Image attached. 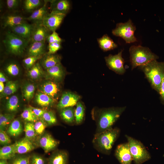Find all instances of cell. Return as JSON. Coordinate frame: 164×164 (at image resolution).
Returning a JSON list of instances; mask_svg holds the SVG:
<instances>
[{
  "instance_id": "6da1fadb",
  "label": "cell",
  "mask_w": 164,
  "mask_h": 164,
  "mask_svg": "<svg viewBox=\"0 0 164 164\" xmlns=\"http://www.w3.org/2000/svg\"><path fill=\"white\" fill-rule=\"evenodd\" d=\"M126 106L111 107L99 109L94 117L97 125L95 134L112 128L114 123L125 111Z\"/></svg>"
},
{
  "instance_id": "7a4b0ae2",
  "label": "cell",
  "mask_w": 164,
  "mask_h": 164,
  "mask_svg": "<svg viewBox=\"0 0 164 164\" xmlns=\"http://www.w3.org/2000/svg\"><path fill=\"white\" fill-rule=\"evenodd\" d=\"M120 132L117 127L112 128L99 133L95 134L92 141L94 147L99 152L109 155Z\"/></svg>"
},
{
  "instance_id": "3957f363",
  "label": "cell",
  "mask_w": 164,
  "mask_h": 164,
  "mask_svg": "<svg viewBox=\"0 0 164 164\" xmlns=\"http://www.w3.org/2000/svg\"><path fill=\"white\" fill-rule=\"evenodd\" d=\"M139 67L144 72L152 88L159 93L164 77V62L155 60Z\"/></svg>"
},
{
  "instance_id": "277c9868",
  "label": "cell",
  "mask_w": 164,
  "mask_h": 164,
  "mask_svg": "<svg viewBox=\"0 0 164 164\" xmlns=\"http://www.w3.org/2000/svg\"><path fill=\"white\" fill-rule=\"evenodd\" d=\"M129 52L132 70L158 58V56L152 53L149 48L140 45L132 46L129 48Z\"/></svg>"
},
{
  "instance_id": "5b68a950",
  "label": "cell",
  "mask_w": 164,
  "mask_h": 164,
  "mask_svg": "<svg viewBox=\"0 0 164 164\" xmlns=\"http://www.w3.org/2000/svg\"><path fill=\"white\" fill-rule=\"evenodd\" d=\"M29 41L9 31L6 34L3 42L8 52L15 55H20L24 52Z\"/></svg>"
},
{
  "instance_id": "8992f818",
  "label": "cell",
  "mask_w": 164,
  "mask_h": 164,
  "mask_svg": "<svg viewBox=\"0 0 164 164\" xmlns=\"http://www.w3.org/2000/svg\"><path fill=\"white\" fill-rule=\"evenodd\" d=\"M125 136L135 164H142L150 159V154L140 141L127 135Z\"/></svg>"
},
{
  "instance_id": "52a82bcc",
  "label": "cell",
  "mask_w": 164,
  "mask_h": 164,
  "mask_svg": "<svg viewBox=\"0 0 164 164\" xmlns=\"http://www.w3.org/2000/svg\"><path fill=\"white\" fill-rule=\"evenodd\" d=\"M136 29L135 26L129 19L125 22L117 23L115 28L112 30V33L115 36L122 38L126 43H131L137 41L134 36Z\"/></svg>"
},
{
  "instance_id": "ba28073f",
  "label": "cell",
  "mask_w": 164,
  "mask_h": 164,
  "mask_svg": "<svg viewBox=\"0 0 164 164\" xmlns=\"http://www.w3.org/2000/svg\"><path fill=\"white\" fill-rule=\"evenodd\" d=\"M66 15L62 13L51 11L44 17L42 23L49 31L52 32L56 31Z\"/></svg>"
},
{
  "instance_id": "9c48e42d",
  "label": "cell",
  "mask_w": 164,
  "mask_h": 164,
  "mask_svg": "<svg viewBox=\"0 0 164 164\" xmlns=\"http://www.w3.org/2000/svg\"><path fill=\"white\" fill-rule=\"evenodd\" d=\"M123 50L117 54L109 55L105 57L106 65L111 70L119 74H123L125 72L124 65V61L122 57Z\"/></svg>"
},
{
  "instance_id": "30bf717a",
  "label": "cell",
  "mask_w": 164,
  "mask_h": 164,
  "mask_svg": "<svg viewBox=\"0 0 164 164\" xmlns=\"http://www.w3.org/2000/svg\"><path fill=\"white\" fill-rule=\"evenodd\" d=\"M115 155L121 164H132L133 158L128 142L117 146Z\"/></svg>"
},
{
  "instance_id": "8fae6325",
  "label": "cell",
  "mask_w": 164,
  "mask_h": 164,
  "mask_svg": "<svg viewBox=\"0 0 164 164\" xmlns=\"http://www.w3.org/2000/svg\"><path fill=\"white\" fill-rule=\"evenodd\" d=\"M35 25V23L30 24L25 22L11 28V31L21 38L30 40Z\"/></svg>"
},
{
  "instance_id": "7c38bea8",
  "label": "cell",
  "mask_w": 164,
  "mask_h": 164,
  "mask_svg": "<svg viewBox=\"0 0 164 164\" xmlns=\"http://www.w3.org/2000/svg\"><path fill=\"white\" fill-rule=\"evenodd\" d=\"M80 96L73 93L65 92L63 94L56 107L59 110L76 105L80 98Z\"/></svg>"
},
{
  "instance_id": "4fadbf2b",
  "label": "cell",
  "mask_w": 164,
  "mask_h": 164,
  "mask_svg": "<svg viewBox=\"0 0 164 164\" xmlns=\"http://www.w3.org/2000/svg\"><path fill=\"white\" fill-rule=\"evenodd\" d=\"M35 25L30 40L33 42L45 41L50 34L49 31L42 22L34 23Z\"/></svg>"
},
{
  "instance_id": "5bb4252c",
  "label": "cell",
  "mask_w": 164,
  "mask_h": 164,
  "mask_svg": "<svg viewBox=\"0 0 164 164\" xmlns=\"http://www.w3.org/2000/svg\"><path fill=\"white\" fill-rule=\"evenodd\" d=\"M39 143L44 152L47 153L55 149L57 146L58 142L50 134L46 133L40 138Z\"/></svg>"
},
{
  "instance_id": "9a60e30c",
  "label": "cell",
  "mask_w": 164,
  "mask_h": 164,
  "mask_svg": "<svg viewBox=\"0 0 164 164\" xmlns=\"http://www.w3.org/2000/svg\"><path fill=\"white\" fill-rule=\"evenodd\" d=\"M40 90L41 92L55 100L57 97L60 92L59 85L56 83L52 81L43 84L41 86Z\"/></svg>"
},
{
  "instance_id": "2e32d148",
  "label": "cell",
  "mask_w": 164,
  "mask_h": 164,
  "mask_svg": "<svg viewBox=\"0 0 164 164\" xmlns=\"http://www.w3.org/2000/svg\"><path fill=\"white\" fill-rule=\"evenodd\" d=\"M16 153L22 154L30 152L35 147L31 140L25 137L15 143Z\"/></svg>"
},
{
  "instance_id": "e0dca14e",
  "label": "cell",
  "mask_w": 164,
  "mask_h": 164,
  "mask_svg": "<svg viewBox=\"0 0 164 164\" xmlns=\"http://www.w3.org/2000/svg\"><path fill=\"white\" fill-rule=\"evenodd\" d=\"M50 2L51 11H55L66 14L70 8V4L67 0H53Z\"/></svg>"
},
{
  "instance_id": "ac0fdd59",
  "label": "cell",
  "mask_w": 164,
  "mask_h": 164,
  "mask_svg": "<svg viewBox=\"0 0 164 164\" xmlns=\"http://www.w3.org/2000/svg\"><path fill=\"white\" fill-rule=\"evenodd\" d=\"M25 18L17 14H10L3 18V26L4 28H10L21 24L25 22Z\"/></svg>"
},
{
  "instance_id": "d6986e66",
  "label": "cell",
  "mask_w": 164,
  "mask_h": 164,
  "mask_svg": "<svg viewBox=\"0 0 164 164\" xmlns=\"http://www.w3.org/2000/svg\"><path fill=\"white\" fill-rule=\"evenodd\" d=\"M68 155L64 151L58 150L54 152L48 160V164H68Z\"/></svg>"
},
{
  "instance_id": "ffe728a7",
  "label": "cell",
  "mask_w": 164,
  "mask_h": 164,
  "mask_svg": "<svg viewBox=\"0 0 164 164\" xmlns=\"http://www.w3.org/2000/svg\"><path fill=\"white\" fill-rule=\"evenodd\" d=\"M45 41L33 42L28 47L27 50L29 56H42L45 51Z\"/></svg>"
},
{
  "instance_id": "44dd1931",
  "label": "cell",
  "mask_w": 164,
  "mask_h": 164,
  "mask_svg": "<svg viewBox=\"0 0 164 164\" xmlns=\"http://www.w3.org/2000/svg\"><path fill=\"white\" fill-rule=\"evenodd\" d=\"M47 2H45L43 5L39 9L34 11L26 20L32 21L35 23L42 22L43 20L48 13L46 8Z\"/></svg>"
},
{
  "instance_id": "7402d4cb",
  "label": "cell",
  "mask_w": 164,
  "mask_h": 164,
  "mask_svg": "<svg viewBox=\"0 0 164 164\" xmlns=\"http://www.w3.org/2000/svg\"><path fill=\"white\" fill-rule=\"evenodd\" d=\"M60 61L61 58L58 55L47 53L41 62L42 66L47 70L60 63Z\"/></svg>"
},
{
  "instance_id": "603a6c76",
  "label": "cell",
  "mask_w": 164,
  "mask_h": 164,
  "mask_svg": "<svg viewBox=\"0 0 164 164\" xmlns=\"http://www.w3.org/2000/svg\"><path fill=\"white\" fill-rule=\"evenodd\" d=\"M97 40L100 48L105 51L113 50L118 46L117 45L107 34L104 35L98 39Z\"/></svg>"
},
{
  "instance_id": "cb8c5ba5",
  "label": "cell",
  "mask_w": 164,
  "mask_h": 164,
  "mask_svg": "<svg viewBox=\"0 0 164 164\" xmlns=\"http://www.w3.org/2000/svg\"><path fill=\"white\" fill-rule=\"evenodd\" d=\"M46 70L49 75L55 81H60L63 79L64 71L61 63Z\"/></svg>"
},
{
  "instance_id": "d4e9b609",
  "label": "cell",
  "mask_w": 164,
  "mask_h": 164,
  "mask_svg": "<svg viewBox=\"0 0 164 164\" xmlns=\"http://www.w3.org/2000/svg\"><path fill=\"white\" fill-rule=\"evenodd\" d=\"M35 98L37 104L43 107H47L52 105L56 100L41 92L36 94Z\"/></svg>"
},
{
  "instance_id": "484cf974",
  "label": "cell",
  "mask_w": 164,
  "mask_h": 164,
  "mask_svg": "<svg viewBox=\"0 0 164 164\" xmlns=\"http://www.w3.org/2000/svg\"><path fill=\"white\" fill-rule=\"evenodd\" d=\"M75 109L73 107L66 108L60 110V115L66 122L72 124L75 122Z\"/></svg>"
},
{
  "instance_id": "4316f807",
  "label": "cell",
  "mask_w": 164,
  "mask_h": 164,
  "mask_svg": "<svg viewBox=\"0 0 164 164\" xmlns=\"http://www.w3.org/2000/svg\"><path fill=\"white\" fill-rule=\"evenodd\" d=\"M23 130L22 126L20 121L18 119H15L9 125L7 132L10 135L15 137L19 135Z\"/></svg>"
},
{
  "instance_id": "83f0119b",
  "label": "cell",
  "mask_w": 164,
  "mask_h": 164,
  "mask_svg": "<svg viewBox=\"0 0 164 164\" xmlns=\"http://www.w3.org/2000/svg\"><path fill=\"white\" fill-rule=\"evenodd\" d=\"M14 143L6 145L1 148L0 149V159H11L15 156Z\"/></svg>"
},
{
  "instance_id": "f1b7e54d",
  "label": "cell",
  "mask_w": 164,
  "mask_h": 164,
  "mask_svg": "<svg viewBox=\"0 0 164 164\" xmlns=\"http://www.w3.org/2000/svg\"><path fill=\"white\" fill-rule=\"evenodd\" d=\"M75 122L77 125H79L83 121L85 114V108L84 105L78 101L76 104L75 109Z\"/></svg>"
},
{
  "instance_id": "f546056e",
  "label": "cell",
  "mask_w": 164,
  "mask_h": 164,
  "mask_svg": "<svg viewBox=\"0 0 164 164\" xmlns=\"http://www.w3.org/2000/svg\"><path fill=\"white\" fill-rule=\"evenodd\" d=\"M17 89L18 85L15 82L9 81L6 82L4 91L1 93L0 98L14 93Z\"/></svg>"
},
{
  "instance_id": "4dcf8cb0",
  "label": "cell",
  "mask_w": 164,
  "mask_h": 164,
  "mask_svg": "<svg viewBox=\"0 0 164 164\" xmlns=\"http://www.w3.org/2000/svg\"><path fill=\"white\" fill-rule=\"evenodd\" d=\"M19 106V99L15 95L11 97L7 100L6 104L7 109L10 112H16Z\"/></svg>"
},
{
  "instance_id": "1f68e13d",
  "label": "cell",
  "mask_w": 164,
  "mask_h": 164,
  "mask_svg": "<svg viewBox=\"0 0 164 164\" xmlns=\"http://www.w3.org/2000/svg\"><path fill=\"white\" fill-rule=\"evenodd\" d=\"M14 115L12 114H0V130L5 131L13 119Z\"/></svg>"
},
{
  "instance_id": "d6a6232c",
  "label": "cell",
  "mask_w": 164,
  "mask_h": 164,
  "mask_svg": "<svg viewBox=\"0 0 164 164\" xmlns=\"http://www.w3.org/2000/svg\"><path fill=\"white\" fill-rule=\"evenodd\" d=\"M21 116L24 120L27 122L35 123L39 120V118L29 107L25 108Z\"/></svg>"
},
{
  "instance_id": "836d02e7",
  "label": "cell",
  "mask_w": 164,
  "mask_h": 164,
  "mask_svg": "<svg viewBox=\"0 0 164 164\" xmlns=\"http://www.w3.org/2000/svg\"><path fill=\"white\" fill-rule=\"evenodd\" d=\"M24 131L25 137L31 140L34 139L36 135L33 122L26 121L24 125Z\"/></svg>"
},
{
  "instance_id": "e575fe53",
  "label": "cell",
  "mask_w": 164,
  "mask_h": 164,
  "mask_svg": "<svg viewBox=\"0 0 164 164\" xmlns=\"http://www.w3.org/2000/svg\"><path fill=\"white\" fill-rule=\"evenodd\" d=\"M43 74V70L38 63H35L28 71L29 75L33 79L39 78Z\"/></svg>"
},
{
  "instance_id": "d590c367",
  "label": "cell",
  "mask_w": 164,
  "mask_h": 164,
  "mask_svg": "<svg viewBox=\"0 0 164 164\" xmlns=\"http://www.w3.org/2000/svg\"><path fill=\"white\" fill-rule=\"evenodd\" d=\"M35 88L32 84H28L26 85L23 89V97L27 101H29L33 97Z\"/></svg>"
},
{
  "instance_id": "8d00e7d4",
  "label": "cell",
  "mask_w": 164,
  "mask_h": 164,
  "mask_svg": "<svg viewBox=\"0 0 164 164\" xmlns=\"http://www.w3.org/2000/svg\"><path fill=\"white\" fill-rule=\"evenodd\" d=\"M42 119L48 125H50L56 124L57 121L54 113L51 111H46L43 114Z\"/></svg>"
},
{
  "instance_id": "74e56055",
  "label": "cell",
  "mask_w": 164,
  "mask_h": 164,
  "mask_svg": "<svg viewBox=\"0 0 164 164\" xmlns=\"http://www.w3.org/2000/svg\"><path fill=\"white\" fill-rule=\"evenodd\" d=\"M41 3L40 0H26L24 2V8L28 11H30L38 7Z\"/></svg>"
},
{
  "instance_id": "f35d334b",
  "label": "cell",
  "mask_w": 164,
  "mask_h": 164,
  "mask_svg": "<svg viewBox=\"0 0 164 164\" xmlns=\"http://www.w3.org/2000/svg\"><path fill=\"white\" fill-rule=\"evenodd\" d=\"M47 125V124L41 118L34 123V128L36 135L42 134Z\"/></svg>"
},
{
  "instance_id": "ab89813d",
  "label": "cell",
  "mask_w": 164,
  "mask_h": 164,
  "mask_svg": "<svg viewBox=\"0 0 164 164\" xmlns=\"http://www.w3.org/2000/svg\"><path fill=\"white\" fill-rule=\"evenodd\" d=\"M30 156H15L12 159L9 164H30Z\"/></svg>"
},
{
  "instance_id": "60d3db41",
  "label": "cell",
  "mask_w": 164,
  "mask_h": 164,
  "mask_svg": "<svg viewBox=\"0 0 164 164\" xmlns=\"http://www.w3.org/2000/svg\"><path fill=\"white\" fill-rule=\"evenodd\" d=\"M42 57V56H29L23 60V63L28 69H30L35 64V62Z\"/></svg>"
},
{
  "instance_id": "b9f144b4",
  "label": "cell",
  "mask_w": 164,
  "mask_h": 164,
  "mask_svg": "<svg viewBox=\"0 0 164 164\" xmlns=\"http://www.w3.org/2000/svg\"><path fill=\"white\" fill-rule=\"evenodd\" d=\"M7 73L13 76H16L19 73V68L16 63H12L9 64L6 67Z\"/></svg>"
},
{
  "instance_id": "7bdbcfd3",
  "label": "cell",
  "mask_w": 164,
  "mask_h": 164,
  "mask_svg": "<svg viewBox=\"0 0 164 164\" xmlns=\"http://www.w3.org/2000/svg\"><path fill=\"white\" fill-rule=\"evenodd\" d=\"M30 164H48V161L42 156L35 154L30 156Z\"/></svg>"
},
{
  "instance_id": "ee69618b",
  "label": "cell",
  "mask_w": 164,
  "mask_h": 164,
  "mask_svg": "<svg viewBox=\"0 0 164 164\" xmlns=\"http://www.w3.org/2000/svg\"><path fill=\"white\" fill-rule=\"evenodd\" d=\"M46 40L49 43H61L62 40L56 31L53 32L51 34H50L47 36Z\"/></svg>"
},
{
  "instance_id": "f6af8a7d",
  "label": "cell",
  "mask_w": 164,
  "mask_h": 164,
  "mask_svg": "<svg viewBox=\"0 0 164 164\" xmlns=\"http://www.w3.org/2000/svg\"><path fill=\"white\" fill-rule=\"evenodd\" d=\"M11 140L6 132L0 130V143L1 145H6L11 143Z\"/></svg>"
},
{
  "instance_id": "bcb514c9",
  "label": "cell",
  "mask_w": 164,
  "mask_h": 164,
  "mask_svg": "<svg viewBox=\"0 0 164 164\" xmlns=\"http://www.w3.org/2000/svg\"><path fill=\"white\" fill-rule=\"evenodd\" d=\"M61 43H49L48 51L47 53L50 54H55L61 48Z\"/></svg>"
},
{
  "instance_id": "7dc6e473",
  "label": "cell",
  "mask_w": 164,
  "mask_h": 164,
  "mask_svg": "<svg viewBox=\"0 0 164 164\" xmlns=\"http://www.w3.org/2000/svg\"><path fill=\"white\" fill-rule=\"evenodd\" d=\"M6 5L8 8L10 10L17 8L19 6L20 2L19 0H7Z\"/></svg>"
},
{
  "instance_id": "c3c4849f",
  "label": "cell",
  "mask_w": 164,
  "mask_h": 164,
  "mask_svg": "<svg viewBox=\"0 0 164 164\" xmlns=\"http://www.w3.org/2000/svg\"><path fill=\"white\" fill-rule=\"evenodd\" d=\"M32 110L35 114L39 118H41L46 110L37 108H34L30 106L29 107Z\"/></svg>"
},
{
  "instance_id": "681fc988",
  "label": "cell",
  "mask_w": 164,
  "mask_h": 164,
  "mask_svg": "<svg viewBox=\"0 0 164 164\" xmlns=\"http://www.w3.org/2000/svg\"><path fill=\"white\" fill-rule=\"evenodd\" d=\"M159 94L160 95L161 100L164 104V77L161 83Z\"/></svg>"
},
{
  "instance_id": "f907efd6",
  "label": "cell",
  "mask_w": 164,
  "mask_h": 164,
  "mask_svg": "<svg viewBox=\"0 0 164 164\" xmlns=\"http://www.w3.org/2000/svg\"><path fill=\"white\" fill-rule=\"evenodd\" d=\"M8 79L5 77L4 74L1 72H0V82H7L8 81Z\"/></svg>"
},
{
  "instance_id": "816d5d0a",
  "label": "cell",
  "mask_w": 164,
  "mask_h": 164,
  "mask_svg": "<svg viewBox=\"0 0 164 164\" xmlns=\"http://www.w3.org/2000/svg\"><path fill=\"white\" fill-rule=\"evenodd\" d=\"M5 86L3 82H0V92L2 93L4 90Z\"/></svg>"
},
{
  "instance_id": "f5cc1de1",
  "label": "cell",
  "mask_w": 164,
  "mask_h": 164,
  "mask_svg": "<svg viewBox=\"0 0 164 164\" xmlns=\"http://www.w3.org/2000/svg\"><path fill=\"white\" fill-rule=\"evenodd\" d=\"M0 164H9V163L8 162L7 160L0 159Z\"/></svg>"
}]
</instances>
